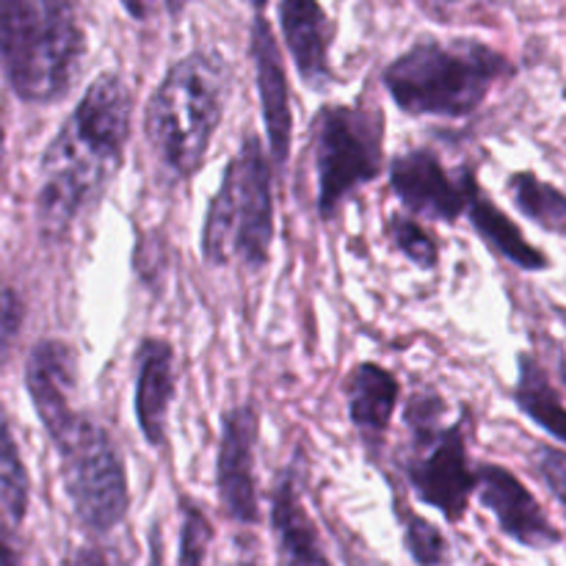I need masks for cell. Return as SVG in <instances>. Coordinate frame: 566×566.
Segmentation results:
<instances>
[{
  "mask_svg": "<svg viewBox=\"0 0 566 566\" xmlns=\"http://www.w3.org/2000/svg\"><path fill=\"white\" fill-rule=\"evenodd\" d=\"M130 114L125 77L103 72L48 144L36 197L39 230L48 241H61L116 175L130 138Z\"/></svg>",
  "mask_w": 566,
  "mask_h": 566,
  "instance_id": "obj_1",
  "label": "cell"
},
{
  "mask_svg": "<svg viewBox=\"0 0 566 566\" xmlns=\"http://www.w3.org/2000/svg\"><path fill=\"white\" fill-rule=\"evenodd\" d=\"M230 70L213 50H193L169 66L144 114V130L158 164L175 180L202 169L224 114Z\"/></svg>",
  "mask_w": 566,
  "mask_h": 566,
  "instance_id": "obj_2",
  "label": "cell"
},
{
  "mask_svg": "<svg viewBox=\"0 0 566 566\" xmlns=\"http://www.w3.org/2000/svg\"><path fill=\"white\" fill-rule=\"evenodd\" d=\"M509 55L475 39L418 42L390 61L381 81L401 111L412 116L462 119L479 111L495 83L512 77Z\"/></svg>",
  "mask_w": 566,
  "mask_h": 566,
  "instance_id": "obj_3",
  "label": "cell"
},
{
  "mask_svg": "<svg viewBox=\"0 0 566 566\" xmlns=\"http://www.w3.org/2000/svg\"><path fill=\"white\" fill-rule=\"evenodd\" d=\"M83 50L86 33L72 0H0V64L22 103L64 97Z\"/></svg>",
  "mask_w": 566,
  "mask_h": 566,
  "instance_id": "obj_4",
  "label": "cell"
},
{
  "mask_svg": "<svg viewBox=\"0 0 566 566\" xmlns=\"http://www.w3.org/2000/svg\"><path fill=\"white\" fill-rule=\"evenodd\" d=\"M274 243V182L263 138L247 133L224 166L202 227V258L208 265L238 260L249 271L269 263Z\"/></svg>",
  "mask_w": 566,
  "mask_h": 566,
  "instance_id": "obj_5",
  "label": "cell"
},
{
  "mask_svg": "<svg viewBox=\"0 0 566 566\" xmlns=\"http://www.w3.org/2000/svg\"><path fill=\"white\" fill-rule=\"evenodd\" d=\"M318 213L329 221L340 205L385 169V114L379 105H324L313 122Z\"/></svg>",
  "mask_w": 566,
  "mask_h": 566,
  "instance_id": "obj_6",
  "label": "cell"
},
{
  "mask_svg": "<svg viewBox=\"0 0 566 566\" xmlns=\"http://www.w3.org/2000/svg\"><path fill=\"white\" fill-rule=\"evenodd\" d=\"M440 412V398L415 396L409 401L407 423L415 442L403 473L420 503L437 509L448 523L457 525L468 517L470 501L479 492V468L470 462L464 426L437 423Z\"/></svg>",
  "mask_w": 566,
  "mask_h": 566,
  "instance_id": "obj_7",
  "label": "cell"
},
{
  "mask_svg": "<svg viewBox=\"0 0 566 566\" xmlns=\"http://www.w3.org/2000/svg\"><path fill=\"white\" fill-rule=\"evenodd\" d=\"M53 446L61 457L64 490L81 528L94 536L119 528L130 512V490L125 459L114 437L81 412Z\"/></svg>",
  "mask_w": 566,
  "mask_h": 566,
  "instance_id": "obj_8",
  "label": "cell"
},
{
  "mask_svg": "<svg viewBox=\"0 0 566 566\" xmlns=\"http://www.w3.org/2000/svg\"><path fill=\"white\" fill-rule=\"evenodd\" d=\"M260 440V412L254 403H238L221 418L216 451V492L227 517L238 525L260 523L254 451Z\"/></svg>",
  "mask_w": 566,
  "mask_h": 566,
  "instance_id": "obj_9",
  "label": "cell"
},
{
  "mask_svg": "<svg viewBox=\"0 0 566 566\" xmlns=\"http://www.w3.org/2000/svg\"><path fill=\"white\" fill-rule=\"evenodd\" d=\"M390 186L409 213L453 224L468 210L475 177L473 171L451 175L429 149H409L392 160Z\"/></svg>",
  "mask_w": 566,
  "mask_h": 566,
  "instance_id": "obj_10",
  "label": "cell"
},
{
  "mask_svg": "<svg viewBox=\"0 0 566 566\" xmlns=\"http://www.w3.org/2000/svg\"><path fill=\"white\" fill-rule=\"evenodd\" d=\"M479 501L495 517L506 539L528 551H551L562 545V531L551 523L534 492L501 464H479Z\"/></svg>",
  "mask_w": 566,
  "mask_h": 566,
  "instance_id": "obj_11",
  "label": "cell"
},
{
  "mask_svg": "<svg viewBox=\"0 0 566 566\" xmlns=\"http://www.w3.org/2000/svg\"><path fill=\"white\" fill-rule=\"evenodd\" d=\"M271 536L276 566H332L313 514L304 506L302 457L285 468L271 490Z\"/></svg>",
  "mask_w": 566,
  "mask_h": 566,
  "instance_id": "obj_12",
  "label": "cell"
},
{
  "mask_svg": "<svg viewBox=\"0 0 566 566\" xmlns=\"http://www.w3.org/2000/svg\"><path fill=\"white\" fill-rule=\"evenodd\" d=\"M25 387L50 440H59L81 412L72 403L77 387V357L70 343L39 340L25 365Z\"/></svg>",
  "mask_w": 566,
  "mask_h": 566,
  "instance_id": "obj_13",
  "label": "cell"
},
{
  "mask_svg": "<svg viewBox=\"0 0 566 566\" xmlns=\"http://www.w3.org/2000/svg\"><path fill=\"white\" fill-rule=\"evenodd\" d=\"M254 61V77H258L260 111H263L265 138H269L271 158L276 169H285L293 147V108L291 88H287L285 61L276 44L274 31L263 14L252 22V42H249Z\"/></svg>",
  "mask_w": 566,
  "mask_h": 566,
  "instance_id": "obj_14",
  "label": "cell"
},
{
  "mask_svg": "<svg viewBox=\"0 0 566 566\" xmlns=\"http://www.w3.org/2000/svg\"><path fill=\"white\" fill-rule=\"evenodd\" d=\"M177 370L175 348L164 337H144L136 352V423L153 448L166 446V420L175 401Z\"/></svg>",
  "mask_w": 566,
  "mask_h": 566,
  "instance_id": "obj_15",
  "label": "cell"
},
{
  "mask_svg": "<svg viewBox=\"0 0 566 566\" xmlns=\"http://www.w3.org/2000/svg\"><path fill=\"white\" fill-rule=\"evenodd\" d=\"M285 48L304 86L324 88L332 81V22L318 0H280Z\"/></svg>",
  "mask_w": 566,
  "mask_h": 566,
  "instance_id": "obj_16",
  "label": "cell"
},
{
  "mask_svg": "<svg viewBox=\"0 0 566 566\" xmlns=\"http://www.w3.org/2000/svg\"><path fill=\"white\" fill-rule=\"evenodd\" d=\"M398 392H401L398 379L379 363H359L348 374V418H352L359 437L368 442V448H379L385 442L392 415H396Z\"/></svg>",
  "mask_w": 566,
  "mask_h": 566,
  "instance_id": "obj_17",
  "label": "cell"
},
{
  "mask_svg": "<svg viewBox=\"0 0 566 566\" xmlns=\"http://www.w3.org/2000/svg\"><path fill=\"white\" fill-rule=\"evenodd\" d=\"M468 219L470 224L475 227V232H479V235L484 238V241L490 243L503 260L517 265L520 271H531V274H536V271L551 269L547 254L542 252V249H536L534 243L523 235V230L514 224L512 216L503 213V210L486 197V191H481L479 182H475L473 191H470Z\"/></svg>",
  "mask_w": 566,
  "mask_h": 566,
  "instance_id": "obj_18",
  "label": "cell"
},
{
  "mask_svg": "<svg viewBox=\"0 0 566 566\" xmlns=\"http://www.w3.org/2000/svg\"><path fill=\"white\" fill-rule=\"evenodd\" d=\"M514 403L528 420H534L547 437L566 448V403L562 392L547 376L545 365L534 354L523 352L517 357V385H514Z\"/></svg>",
  "mask_w": 566,
  "mask_h": 566,
  "instance_id": "obj_19",
  "label": "cell"
},
{
  "mask_svg": "<svg viewBox=\"0 0 566 566\" xmlns=\"http://www.w3.org/2000/svg\"><path fill=\"white\" fill-rule=\"evenodd\" d=\"M512 202L528 221L553 235H566V193L536 171H514L506 182Z\"/></svg>",
  "mask_w": 566,
  "mask_h": 566,
  "instance_id": "obj_20",
  "label": "cell"
},
{
  "mask_svg": "<svg viewBox=\"0 0 566 566\" xmlns=\"http://www.w3.org/2000/svg\"><path fill=\"white\" fill-rule=\"evenodd\" d=\"M28 501H31V481H28L20 448H17L9 420L0 407V503H3L11 523L20 525L25 520Z\"/></svg>",
  "mask_w": 566,
  "mask_h": 566,
  "instance_id": "obj_21",
  "label": "cell"
},
{
  "mask_svg": "<svg viewBox=\"0 0 566 566\" xmlns=\"http://www.w3.org/2000/svg\"><path fill=\"white\" fill-rule=\"evenodd\" d=\"M398 520H401L403 531V547H407L409 558L415 566H446L448 556V539L434 523H429L420 514L409 512L407 506H398Z\"/></svg>",
  "mask_w": 566,
  "mask_h": 566,
  "instance_id": "obj_22",
  "label": "cell"
},
{
  "mask_svg": "<svg viewBox=\"0 0 566 566\" xmlns=\"http://www.w3.org/2000/svg\"><path fill=\"white\" fill-rule=\"evenodd\" d=\"M216 539V528L205 509L191 497L180 501V547H177V566H205L210 545Z\"/></svg>",
  "mask_w": 566,
  "mask_h": 566,
  "instance_id": "obj_23",
  "label": "cell"
},
{
  "mask_svg": "<svg viewBox=\"0 0 566 566\" xmlns=\"http://www.w3.org/2000/svg\"><path fill=\"white\" fill-rule=\"evenodd\" d=\"M390 230H392V243H396V249L409 260V263H415L423 271L437 269L440 249H437L434 238H431L418 221L407 219V216H396V219L390 221Z\"/></svg>",
  "mask_w": 566,
  "mask_h": 566,
  "instance_id": "obj_24",
  "label": "cell"
},
{
  "mask_svg": "<svg viewBox=\"0 0 566 566\" xmlns=\"http://www.w3.org/2000/svg\"><path fill=\"white\" fill-rule=\"evenodd\" d=\"M531 464H534L536 475L545 481L547 490L553 492V497L566 509V451L556 446H536Z\"/></svg>",
  "mask_w": 566,
  "mask_h": 566,
  "instance_id": "obj_25",
  "label": "cell"
},
{
  "mask_svg": "<svg viewBox=\"0 0 566 566\" xmlns=\"http://www.w3.org/2000/svg\"><path fill=\"white\" fill-rule=\"evenodd\" d=\"M20 298H17L14 291H3L0 293V352H6V346L14 340L17 329H20Z\"/></svg>",
  "mask_w": 566,
  "mask_h": 566,
  "instance_id": "obj_26",
  "label": "cell"
},
{
  "mask_svg": "<svg viewBox=\"0 0 566 566\" xmlns=\"http://www.w3.org/2000/svg\"><path fill=\"white\" fill-rule=\"evenodd\" d=\"M72 566H111L108 556L99 547H81L72 558Z\"/></svg>",
  "mask_w": 566,
  "mask_h": 566,
  "instance_id": "obj_27",
  "label": "cell"
},
{
  "mask_svg": "<svg viewBox=\"0 0 566 566\" xmlns=\"http://www.w3.org/2000/svg\"><path fill=\"white\" fill-rule=\"evenodd\" d=\"M155 3H158V0H122V6H125L127 14L138 22L149 20V14L155 11Z\"/></svg>",
  "mask_w": 566,
  "mask_h": 566,
  "instance_id": "obj_28",
  "label": "cell"
},
{
  "mask_svg": "<svg viewBox=\"0 0 566 566\" xmlns=\"http://www.w3.org/2000/svg\"><path fill=\"white\" fill-rule=\"evenodd\" d=\"M0 566H22L14 545H11L9 536H6L3 531H0Z\"/></svg>",
  "mask_w": 566,
  "mask_h": 566,
  "instance_id": "obj_29",
  "label": "cell"
},
{
  "mask_svg": "<svg viewBox=\"0 0 566 566\" xmlns=\"http://www.w3.org/2000/svg\"><path fill=\"white\" fill-rule=\"evenodd\" d=\"M188 3H191V0H166V9H169V14L177 17Z\"/></svg>",
  "mask_w": 566,
  "mask_h": 566,
  "instance_id": "obj_30",
  "label": "cell"
},
{
  "mask_svg": "<svg viewBox=\"0 0 566 566\" xmlns=\"http://www.w3.org/2000/svg\"><path fill=\"white\" fill-rule=\"evenodd\" d=\"M232 566H263V564H260L258 558H252V556H241Z\"/></svg>",
  "mask_w": 566,
  "mask_h": 566,
  "instance_id": "obj_31",
  "label": "cell"
},
{
  "mask_svg": "<svg viewBox=\"0 0 566 566\" xmlns=\"http://www.w3.org/2000/svg\"><path fill=\"white\" fill-rule=\"evenodd\" d=\"M3 155H6V136H3V127H0V177H3Z\"/></svg>",
  "mask_w": 566,
  "mask_h": 566,
  "instance_id": "obj_32",
  "label": "cell"
},
{
  "mask_svg": "<svg viewBox=\"0 0 566 566\" xmlns=\"http://www.w3.org/2000/svg\"><path fill=\"white\" fill-rule=\"evenodd\" d=\"M247 3H249V6H252V9H254V11H258V14H260V11H263V9H265V6H269V0H247Z\"/></svg>",
  "mask_w": 566,
  "mask_h": 566,
  "instance_id": "obj_33",
  "label": "cell"
},
{
  "mask_svg": "<svg viewBox=\"0 0 566 566\" xmlns=\"http://www.w3.org/2000/svg\"><path fill=\"white\" fill-rule=\"evenodd\" d=\"M431 3H437V6H446L448 0H431Z\"/></svg>",
  "mask_w": 566,
  "mask_h": 566,
  "instance_id": "obj_34",
  "label": "cell"
},
{
  "mask_svg": "<svg viewBox=\"0 0 566 566\" xmlns=\"http://www.w3.org/2000/svg\"><path fill=\"white\" fill-rule=\"evenodd\" d=\"M484 3H503V0H484Z\"/></svg>",
  "mask_w": 566,
  "mask_h": 566,
  "instance_id": "obj_35",
  "label": "cell"
},
{
  "mask_svg": "<svg viewBox=\"0 0 566 566\" xmlns=\"http://www.w3.org/2000/svg\"><path fill=\"white\" fill-rule=\"evenodd\" d=\"M484 566H497V564H484Z\"/></svg>",
  "mask_w": 566,
  "mask_h": 566,
  "instance_id": "obj_36",
  "label": "cell"
}]
</instances>
